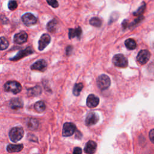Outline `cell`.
<instances>
[{"label":"cell","mask_w":154,"mask_h":154,"mask_svg":"<svg viewBox=\"0 0 154 154\" xmlns=\"http://www.w3.org/2000/svg\"><path fill=\"white\" fill-rule=\"evenodd\" d=\"M24 131L22 127L16 126L13 128L9 132V137L13 142H17L23 136Z\"/></svg>","instance_id":"1"},{"label":"cell","mask_w":154,"mask_h":154,"mask_svg":"<svg viewBox=\"0 0 154 154\" xmlns=\"http://www.w3.org/2000/svg\"><path fill=\"white\" fill-rule=\"evenodd\" d=\"M4 90L8 92L17 94L22 90V86L20 83L14 81L7 82L4 85Z\"/></svg>","instance_id":"2"},{"label":"cell","mask_w":154,"mask_h":154,"mask_svg":"<svg viewBox=\"0 0 154 154\" xmlns=\"http://www.w3.org/2000/svg\"><path fill=\"white\" fill-rule=\"evenodd\" d=\"M111 84L109 78L106 75H101L97 79V85L102 90L107 89Z\"/></svg>","instance_id":"3"},{"label":"cell","mask_w":154,"mask_h":154,"mask_svg":"<svg viewBox=\"0 0 154 154\" xmlns=\"http://www.w3.org/2000/svg\"><path fill=\"white\" fill-rule=\"evenodd\" d=\"M113 64L119 67L125 68L128 66V60L122 54H116L112 58Z\"/></svg>","instance_id":"4"},{"label":"cell","mask_w":154,"mask_h":154,"mask_svg":"<svg viewBox=\"0 0 154 154\" xmlns=\"http://www.w3.org/2000/svg\"><path fill=\"white\" fill-rule=\"evenodd\" d=\"M150 57V54L149 51L143 49L140 51L137 57V60L140 64H145L149 60Z\"/></svg>","instance_id":"5"},{"label":"cell","mask_w":154,"mask_h":154,"mask_svg":"<svg viewBox=\"0 0 154 154\" xmlns=\"http://www.w3.org/2000/svg\"><path fill=\"white\" fill-rule=\"evenodd\" d=\"M76 130V126L72 123H65L63 125L62 134L64 137H69L73 135Z\"/></svg>","instance_id":"6"},{"label":"cell","mask_w":154,"mask_h":154,"mask_svg":"<svg viewBox=\"0 0 154 154\" xmlns=\"http://www.w3.org/2000/svg\"><path fill=\"white\" fill-rule=\"evenodd\" d=\"M22 20L23 23L28 26L35 24L37 21V18L30 13H27L23 14L22 17Z\"/></svg>","instance_id":"7"},{"label":"cell","mask_w":154,"mask_h":154,"mask_svg":"<svg viewBox=\"0 0 154 154\" xmlns=\"http://www.w3.org/2000/svg\"><path fill=\"white\" fill-rule=\"evenodd\" d=\"M51 42V37L48 34H43L39 41H38V49L40 51L43 50Z\"/></svg>","instance_id":"8"},{"label":"cell","mask_w":154,"mask_h":154,"mask_svg":"<svg viewBox=\"0 0 154 154\" xmlns=\"http://www.w3.org/2000/svg\"><path fill=\"white\" fill-rule=\"evenodd\" d=\"M33 52H34V51L31 48H29V47L26 48L25 49L22 50V51L18 52V53L14 57H13L12 58H11L10 60H11V61L19 60L26 56L32 54Z\"/></svg>","instance_id":"9"},{"label":"cell","mask_w":154,"mask_h":154,"mask_svg":"<svg viewBox=\"0 0 154 154\" xmlns=\"http://www.w3.org/2000/svg\"><path fill=\"white\" fill-rule=\"evenodd\" d=\"M47 67V63L44 60H39L34 63L31 66V69L34 70H38L43 72L46 70Z\"/></svg>","instance_id":"10"},{"label":"cell","mask_w":154,"mask_h":154,"mask_svg":"<svg viewBox=\"0 0 154 154\" xmlns=\"http://www.w3.org/2000/svg\"><path fill=\"white\" fill-rule=\"evenodd\" d=\"M99 120L98 116L95 113L91 112L88 113L85 119V124L87 126H91L95 125Z\"/></svg>","instance_id":"11"},{"label":"cell","mask_w":154,"mask_h":154,"mask_svg":"<svg viewBox=\"0 0 154 154\" xmlns=\"http://www.w3.org/2000/svg\"><path fill=\"white\" fill-rule=\"evenodd\" d=\"M28 39V35L26 32L21 31L17 33L14 36V42L17 44H22L25 43Z\"/></svg>","instance_id":"12"},{"label":"cell","mask_w":154,"mask_h":154,"mask_svg":"<svg viewBox=\"0 0 154 154\" xmlns=\"http://www.w3.org/2000/svg\"><path fill=\"white\" fill-rule=\"evenodd\" d=\"M87 105L89 108H94L99 103V98L94 94H90L87 98Z\"/></svg>","instance_id":"13"},{"label":"cell","mask_w":154,"mask_h":154,"mask_svg":"<svg viewBox=\"0 0 154 154\" xmlns=\"http://www.w3.org/2000/svg\"><path fill=\"white\" fill-rule=\"evenodd\" d=\"M97 147L96 143L93 141H89L87 143L85 147L84 152L86 153H93L95 152Z\"/></svg>","instance_id":"14"},{"label":"cell","mask_w":154,"mask_h":154,"mask_svg":"<svg viewBox=\"0 0 154 154\" xmlns=\"http://www.w3.org/2000/svg\"><path fill=\"white\" fill-rule=\"evenodd\" d=\"M10 106L13 109H17L23 106V102L20 99L14 98L10 100Z\"/></svg>","instance_id":"15"},{"label":"cell","mask_w":154,"mask_h":154,"mask_svg":"<svg viewBox=\"0 0 154 154\" xmlns=\"http://www.w3.org/2000/svg\"><path fill=\"white\" fill-rule=\"evenodd\" d=\"M23 148V146L22 144H8L7 147V150L10 153L19 152L21 151Z\"/></svg>","instance_id":"16"},{"label":"cell","mask_w":154,"mask_h":154,"mask_svg":"<svg viewBox=\"0 0 154 154\" xmlns=\"http://www.w3.org/2000/svg\"><path fill=\"white\" fill-rule=\"evenodd\" d=\"M82 34V29L80 27H78L75 29L70 28L69 30V38H72L73 37L79 38Z\"/></svg>","instance_id":"17"},{"label":"cell","mask_w":154,"mask_h":154,"mask_svg":"<svg viewBox=\"0 0 154 154\" xmlns=\"http://www.w3.org/2000/svg\"><path fill=\"white\" fill-rule=\"evenodd\" d=\"M42 92V89L39 86H35L28 90L27 94L29 96H35L39 95Z\"/></svg>","instance_id":"18"},{"label":"cell","mask_w":154,"mask_h":154,"mask_svg":"<svg viewBox=\"0 0 154 154\" xmlns=\"http://www.w3.org/2000/svg\"><path fill=\"white\" fill-rule=\"evenodd\" d=\"M34 109L38 112H42L44 111L46 109V105L45 102L42 100L37 102L34 105Z\"/></svg>","instance_id":"19"},{"label":"cell","mask_w":154,"mask_h":154,"mask_svg":"<svg viewBox=\"0 0 154 154\" xmlns=\"http://www.w3.org/2000/svg\"><path fill=\"white\" fill-rule=\"evenodd\" d=\"M27 126L32 130L36 129L38 126V122L35 119H29L27 121Z\"/></svg>","instance_id":"20"},{"label":"cell","mask_w":154,"mask_h":154,"mask_svg":"<svg viewBox=\"0 0 154 154\" xmlns=\"http://www.w3.org/2000/svg\"><path fill=\"white\" fill-rule=\"evenodd\" d=\"M57 25V21L55 19H52L47 24V29L51 32H54L56 30Z\"/></svg>","instance_id":"21"},{"label":"cell","mask_w":154,"mask_h":154,"mask_svg":"<svg viewBox=\"0 0 154 154\" xmlns=\"http://www.w3.org/2000/svg\"><path fill=\"white\" fill-rule=\"evenodd\" d=\"M125 45L126 47L128 49H130V50L135 49L137 47V43H136L135 41L132 38L127 39L125 42Z\"/></svg>","instance_id":"22"},{"label":"cell","mask_w":154,"mask_h":154,"mask_svg":"<svg viewBox=\"0 0 154 154\" xmlns=\"http://www.w3.org/2000/svg\"><path fill=\"white\" fill-rule=\"evenodd\" d=\"M82 88H83V84H82V83L76 84L74 85L73 89V94L75 96H79Z\"/></svg>","instance_id":"23"},{"label":"cell","mask_w":154,"mask_h":154,"mask_svg":"<svg viewBox=\"0 0 154 154\" xmlns=\"http://www.w3.org/2000/svg\"><path fill=\"white\" fill-rule=\"evenodd\" d=\"M90 23L94 26L100 27L102 24V21L99 18L94 17H92L90 20Z\"/></svg>","instance_id":"24"},{"label":"cell","mask_w":154,"mask_h":154,"mask_svg":"<svg viewBox=\"0 0 154 154\" xmlns=\"http://www.w3.org/2000/svg\"><path fill=\"white\" fill-rule=\"evenodd\" d=\"M8 46V42L6 38L4 37H0V50H4Z\"/></svg>","instance_id":"25"},{"label":"cell","mask_w":154,"mask_h":154,"mask_svg":"<svg viewBox=\"0 0 154 154\" xmlns=\"http://www.w3.org/2000/svg\"><path fill=\"white\" fill-rule=\"evenodd\" d=\"M145 8H146V4L145 3H143L138 8L137 10H136L134 13V16H139L140 15H141L144 10H145Z\"/></svg>","instance_id":"26"},{"label":"cell","mask_w":154,"mask_h":154,"mask_svg":"<svg viewBox=\"0 0 154 154\" xmlns=\"http://www.w3.org/2000/svg\"><path fill=\"white\" fill-rule=\"evenodd\" d=\"M8 7L10 10H14L17 7V4L14 0H10L8 4Z\"/></svg>","instance_id":"27"},{"label":"cell","mask_w":154,"mask_h":154,"mask_svg":"<svg viewBox=\"0 0 154 154\" xmlns=\"http://www.w3.org/2000/svg\"><path fill=\"white\" fill-rule=\"evenodd\" d=\"M48 4L54 8H57L58 7V3L57 0H46Z\"/></svg>","instance_id":"28"},{"label":"cell","mask_w":154,"mask_h":154,"mask_svg":"<svg viewBox=\"0 0 154 154\" xmlns=\"http://www.w3.org/2000/svg\"><path fill=\"white\" fill-rule=\"evenodd\" d=\"M143 19H144V17H143V16H141L138 17V18L135 19L134 20V21L132 23H131L130 24V26H134V25L138 24V23H140Z\"/></svg>","instance_id":"29"},{"label":"cell","mask_w":154,"mask_h":154,"mask_svg":"<svg viewBox=\"0 0 154 154\" xmlns=\"http://www.w3.org/2000/svg\"><path fill=\"white\" fill-rule=\"evenodd\" d=\"M149 138L150 140V141L154 143V129H152L150 132H149Z\"/></svg>","instance_id":"30"},{"label":"cell","mask_w":154,"mask_h":154,"mask_svg":"<svg viewBox=\"0 0 154 154\" xmlns=\"http://www.w3.org/2000/svg\"><path fill=\"white\" fill-rule=\"evenodd\" d=\"M73 153H75V154H80V153H82V150H81V149L80 147H76L74 148Z\"/></svg>","instance_id":"31"},{"label":"cell","mask_w":154,"mask_h":154,"mask_svg":"<svg viewBox=\"0 0 154 154\" xmlns=\"http://www.w3.org/2000/svg\"><path fill=\"white\" fill-rule=\"evenodd\" d=\"M72 46H68L67 48V49H66V54H67V55L70 54L71 51H72Z\"/></svg>","instance_id":"32"},{"label":"cell","mask_w":154,"mask_h":154,"mask_svg":"<svg viewBox=\"0 0 154 154\" xmlns=\"http://www.w3.org/2000/svg\"><path fill=\"white\" fill-rule=\"evenodd\" d=\"M122 26H123L124 28H126V26H128V22H127V20H125L122 22Z\"/></svg>","instance_id":"33"}]
</instances>
